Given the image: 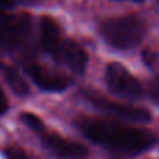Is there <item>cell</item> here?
Here are the masks:
<instances>
[{"label":"cell","instance_id":"1","mask_svg":"<svg viewBox=\"0 0 159 159\" xmlns=\"http://www.w3.org/2000/svg\"><path fill=\"white\" fill-rule=\"evenodd\" d=\"M75 126L87 140L127 157L140 155L158 144L154 133L115 120L84 117L75 121Z\"/></svg>","mask_w":159,"mask_h":159},{"label":"cell","instance_id":"2","mask_svg":"<svg viewBox=\"0 0 159 159\" xmlns=\"http://www.w3.org/2000/svg\"><path fill=\"white\" fill-rule=\"evenodd\" d=\"M145 22L135 16L106 20L99 28V34L103 41L117 50H130L138 46L145 35Z\"/></svg>","mask_w":159,"mask_h":159},{"label":"cell","instance_id":"3","mask_svg":"<svg viewBox=\"0 0 159 159\" xmlns=\"http://www.w3.org/2000/svg\"><path fill=\"white\" fill-rule=\"evenodd\" d=\"M32 18L16 14L0 20V52H25L32 42Z\"/></svg>","mask_w":159,"mask_h":159},{"label":"cell","instance_id":"4","mask_svg":"<svg viewBox=\"0 0 159 159\" xmlns=\"http://www.w3.org/2000/svg\"><path fill=\"white\" fill-rule=\"evenodd\" d=\"M105 82L112 93L126 99H141L144 95V88L121 63H109L105 70Z\"/></svg>","mask_w":159,"mask_h":159},{"label":"cell","instance_id":"5","mask_svg":"<svg viewBox=\"0 0 159 159\" xmlns=\"http://www.w3.org/2000/svg\"><path fill=\"white\" fill-rule=\"evenodd\" d=\"M84 98L96 109L102 110L105 113H109L115 117L123 119L127 121H134V123H147V121L151 120V113L144 107L110 101V99H106L105 96L99 95L96 92H91V91H85Z\"/></svg>","mask_w":159,"mask_h":159},{"label":"cell","instance_id":"6","mask_svg":"<svg viewBox=\"0 0 159 159\" xmlns=\"http://www.w3.org/2000/svg\"><path fill=\"white\" fill-rule=\"evenodd\" d=\"M41 143L48 152L56 159H87L88 148L77 141H71L56 133L42 131L39 134Z\"/></svg>","mask_w":159,"mask_h":159},{"label":"cell","instance_id":"7","mask_svg":"<svg viewBox=\"0 0 159 159\" xmlns=\"http://www.w3.org/2000/svg\"><path fill=\"white\" fill-rule=\"evenodd\" d=\"M24 71L39 89L45 92H63L70 87L71 81L66 75L46 69L35 61L24 63Z\"/></svg>","mask_w":159,"mask_h":159},{"label":"cell","instance_id":"8","mask_svg":"<svg viewBox=\"0 0 159 159\" xmlns=\"http://www.w3.org/2000/svg\"><path fill=\"white\" fill-rule=\"evenodd\" d=\"M53 60L69 67L77 74H84L88 66V55L84 48L69 38H63L56 53L53 55Z\"/></svg>","mask_w":159,"mask_h":159},{"label":"cell","instance_id":"9","mask_svg":"<svg viewBox=\"0 0 159 159\" xmlns=\"http://www.w3.org/2000/svg\"><path fill=\"white\" fill-rule=\"evenodd\" d=\"M61 41H63V36H61L57 22L52 17H42L39 21V45L42 50L53 57Z\"/></svg>","mask_w":159,"mask_h":159},{"label":"cell","instance_id":"10","mask_svg":"<svg viewBox=\"0 0 159 159\" xmlns=\"http://www.w3.org/2000/svg\"><path fill=\"white\" fill-rule=\"evenodd\" d=\"M0 74L3 75L4 81L7 82V85L13 89V92L16 95L21 96V98L30 95V87H28L27 81L22 78L18 70L14 69L11 64H7L0 60Z\"/></svg>","mask_w":159,"mask_h":159},{"label":"cell","instance_id":"11","mask_svg":"<svg viewBox=\"0 0 159 159\" xmlns=\"http://www.w3.org/2000/svg\"><path fill=\"white\" fill-rule=\"evenodd\" d=\"M20 119L22 120V123L25 124V126H28L32 131H35L36 134H41L42 131H45V124L43 121L41 120V119L38 117L36 115H34V113H28V112H24L20 115Z\"/></svg>","mask_w":159,"mask_h":159},{"label":"cell","instance_id":"12","mask_svg":"<svg viewBox=\"0 0 159 159\" xmlns=\"http://www.w3.org/2000/svg\"><path fill=\"white\" fill-rule=\"evenodd\" d=\"M4 158L6 159H31L27 155V152L20 147H8L4 149Z\"/></svg>","mask_w":159,"mask_h":159},{"label":"cell","instance_id":"13","mask_svg":"<svg viewBox=\"0 0 159 159\" xmlns=\"http://www.w3.org/2000/svg\"><path fill=\"white\" fill-rule=\"evenodd\" d=\"M148 93L151 101L159 106V78H154L148 85Z\"/></svg>","mask_w":159,"mask_h":159},{"label":"cell","instance_id":"14","mask_svg":"<svg viewBox=\"0 0 159 159\" xmlns=\"http://www.w3.org/2000/svg\"><path fill=\"white\" fill-rule=\"evenodd\" d=\"M16 6V3L13 0H0V20L6 17V11L8 8H13Z\"/></svg>","mask_w":159,"mask_h":159},{"label":"cell","instance_id":"15","mask_svg":"<svg viewBox=\"0 0 159 159\" xmlns=\"http://www.w3.org/2000/svg\"><path fill=\"white\" fill-rule=\"evenodd\" d=\"M8 109V102H7V98H6L3 89L0 88V116H3Z\"/></svg>","mask_w":159,"mask_h":159},{"label":"cell","instance_id":"16","mask_svg":"<svg viewBox=\"0 0 159 159\" xmlns=\"http://www.w3.org/2000/svg\"><path fill=\"white\" fill-rule=\"evenodd\" d=\"M14 3H21V4H35L39 0H13Z\"/></svg>","mask_w":159,"mask_h":159},{"label":"cell","instance_id":"17","mask_svg":"<svg viewBox=\"0 0 159 159\" xmlns=\"http://www.w3.org/2000/svg\"><path fill=\"white\" fill-rule=\"evenodd\" d=\"M117 2H126V0H117ZM129 2H134V3H143L145 0H129Z\"/></svg>","mask_w":159,"mask_h":159},{"label":"cell","instance_id":"18","mask_svg":"<svg viewBox=\"0 0 159 159\" xmlns=\"http://www.w3.org/2000/svg\"><path fill=\"white\" fill-rule=\"evenodd\" d=\"M158 2H159V0H158Z\"/></svg>","mask_w":159,"mask_h":159}]
</instances>
